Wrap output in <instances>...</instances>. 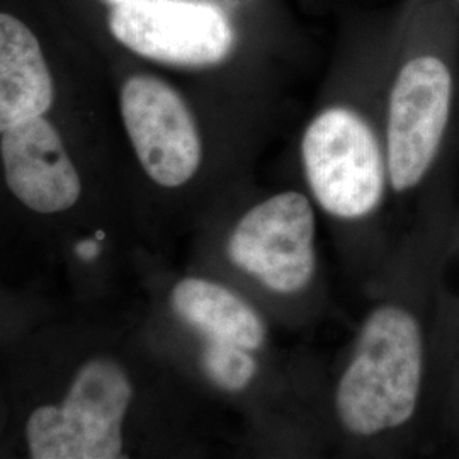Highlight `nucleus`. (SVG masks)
<instances>
[{
	"label": "nucleus",
	"instance_id": "1",
	"mask_svg": "<svg viewBox=\"0 0 459 459\" xmlns=\"http://www.w3.org/2000/svg\"><path fill=\"white\" fill-rule=\"evenodd\" d=\"M453 233L447 196L437 191L362 286L366 308L325 375V456L398 458L420 443L432 420L439 282Z\"/></svg>",
	"mask_w": 459,
	"mask_h": 459
},
{
	"label": "nucleus",
	"instance_id": "2",
	"mask_svg": "<svg viewBox=\"0 0 459 459\" xmlns=\"http://www.w3.org/2000/svg\"><path fill=\"white\" fill-rule=\"evenodd\" d=\"M174 322L195 342L197 377L238 415L242 447L261 458L325 456L322 398L327 368L263 308L223 279L186 276L167 295Z\"/></svg>",
	"mask_w": 459,
	"mask_h": 459
},
{
	"label": "nucleus",
	"instance_id": "3",
	"mask_svg": "<svg viewBox=\"0 0 459 459\" xmlns=\"http://www.w3.org/2000/svg\"><path fill=\"white\" fill-rule=\"evenodd\" d=\"M383 91L385 81L335 89L298 142V184L312 197L345 274L361 288L394 240Z\"/></svg>",
	"mask_w": 459,
	"mask_h": 459
},
{
	"label": "nucleus",
	"instance_id": "4",
	"mask_svg": "<svg viewBox=\"0 0 459 459\" xmlns=\"http://www.w3.org/2000/svg\"><path fill=\"white\" fill-rule=\"evenodd\" d=\"M320 223L299 184L240 182L216 199L213 276L255 301L284 333H307L332 303Z\"/></svg>",
	"mask_w": 459,
	"mask_h": 459
},
{
	"label": "nucleus",
	"instance_id": "5",
	"mask_svg": "<svg viewBox=\"0 0 459 459\" xmlns=\"http://www.w3.org/2000/svg\"><path fill=\"white\" fill-rule=\"evenodd\" d=\"M455 109V75L436 53H415L385 81L383 133L392 208L424 203L437 172Z\"/></svg>",
	"mask_w": 459,
	"mask_h": 459
},
{
	"label": "nucleus",
	"instance_id": "6",
	"mask_svg": "<svg viewBox=\"0 0 459 459\" xmlns=\"http://www.w3.org/2000/svg\"><path fill=\"white\" fill-rule=\"evenodd\" d=\"M134 400L128 371L109 358L83 364L60 407L34 411L26 439L34 459H119Z\"/></svg>",
	"mask_w": 459,
	"mask_h": 459
},
{
	"label": "nucleus",
	"instance_id": "7",
	"mask_svg": "<svg viewBox=\"0 0 459 459\" xmlns=\"http://www.w3.org/2000/svg\"><path fill=\"white\" fill-rule=\"evenodd\" d=\"M121 116L148 181L178 193L203 178L208 165L204 133L174 85L150 74L132 75L121 89Z\"/></svg>",
	"mask_w": 459,
	"mask_h": 459
},
{
	"label": "nucleus",
	"instance_id": "8",
	"mask_svg": "<svg viewBox=\"0 0 459 459\" xmlns=\"http://www.w3.org/2000/svg\"><path fill=\"white\" fill-rule=\"evenodd\" d=\"M109 30L133 53L182 68L227 64L238 39L231 17L204 0H128L113 7Z\"/></svg>",
	"mask_w": 459,
	"mask_h": 459
},
{
	"label": "nucleus",
	"instance_id": "9",
	"mask_svg": "<svg viewBox=\"0 0 459 459\" xmlns=\"http://www.w3.org/2000/svg\"><path fill=\"white\" fill-rule=\"evenodd\" d=\"M0 153L13 195L38 213H60L81 197V179L55 126L43 116L2 133Z\"/></svg>",
	"mask_w": 459,
	"mask_h": 459
},
{
	"label": "nucleus",
	"instance_id": "10",
	"mask_svg": "<svg viewBox=\"0 0 459 459\" xmlns=\"http://www.w3.org/2000/svg\"><path fill=\"white\" fill-rule=\"evenodd\" d=\"M53 104V79L33 31L0 13V134L45 115Z\"/></svg>",
	"mask_w": 459,
	"mask_h": 459
},
{
	"label": "nucleus",
	"instance_id": "11",
	"mask_svg": "<svg viewBox=\"0 0 459 459\" xmlns=\"http://www.w3.org/2000/svg\"><path fill=\"white\" fill-rule=\"evenodd\" d=\"M432 419L459 439V301L441 298L432 375Z\"/></svg>",
	"mask_w": 459,
	"mask_h": 459
},
{
	"label": "nucleus",
	"instance_id": "12",
	"mask_svg": "<svg viewBox=\"0 0 459 459\" xmlns=\"http://www.w3.org/2000/svg\"><path fill=\"white\" fill-rule=\"evenodd\" d=\"M100 254V246L99 240H83L77 246V255L82 257L83 261H92Z\"/></svg>",
	"mask_w": 459,
	"mask_h": 459
},
{
	"label": "nucleus",
	"instance_id": "13",
	"mask_svg": "<svg viewBox=\"0 0 459 459\" xmlns=\"http://www.w3.org/2000/svg\"><path fill=\"white\" fill-rule=\"evenodd\" d=\"M453 250H459V218L455 220V233H453Z\"/></svg>",
	"mask_w": 459,
	"mask_h": 459
},
{
	"label": "nucleus",
	"instance_id": "14",
	"mask_svg": "<svg viewBox=\"0 0 459 459\" xmlns=\"http://www.w3.org/2000/svg\"><path fill=\"white\" fill-rule=\"evenodd\" d=\"M104 2H108L111 5H117V4H123V2H128V0H104Z\"/></svg>",
	"mask_w": 459,
	"mask_h": 459
},
{
	"label": "nucleus",
	"instance_id": "15",
	"mask_svg": "<svg viewBox=\"0 0 459 459\" xmlns=\"http://www.w3.org/2000/svg\"><path fill=\"white\" fill-rule=\"evenodd\" d=\"M455 2H456V4H458V5H459V0H455Z\"/></svg>",
	"mask_w": 459,
	"mask_h": 459
}]
</instances>
